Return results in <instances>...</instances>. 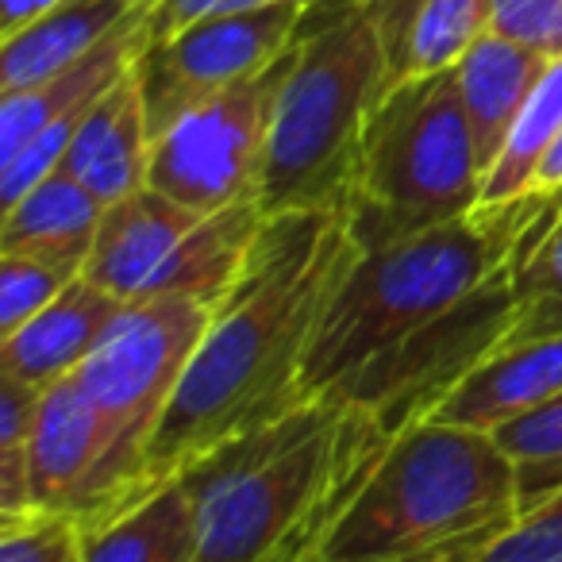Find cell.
<instances>
[{
	"instance_id": "4dcf8cb0",
	"label": "cell",
	"mask_w": 562,
	"mask_h": 562,
	"mask_svg": "<svg viewBox=\"0 0 562 562\" xmlns=\"http://www.w3.org/2000/svg\"><path fill=\"white\" fill-rule=\"evenodd\" d=\"M559 189H562V132L554 135L551 150L543 155L536 181H531V193H559Z\"/></svg>"
},
{
	"instance_id": "7a4b0ae2",
	"label": "cell",
	"mask_w": 562,
	"mask_h": 562,
	"mask_svg": "<svg viewBox=\"0 0 562 562\" xmlns=\"http://www.w3.org/2000/svg\"><path fill=\"white\" fill-rule=\"evenodd\" d=\"M390 436L374 416L313 401L186 474L196 508L193 562H316Z\"/></svg>"
},
{
	"instance_id": "484cf974",
	"label": "cell",
	"mask_w": 562,
	"mask_h": 562,
	"mask_svg": "<svg viewBox=\"0 0 562 562\" xmlns=\"http://www.w3.org/2000/svg\"><path fill=\"white\" fill-rule=\"evenodd\" d=\"M493 32L543 58H562V0H493Z\"/></svg>"
},
{
	"instance_id": "6da1fadb",
	"label": "cell",
	"mask_w": 562,
	"mask_h": 562,
	"mask_svg": "<svg viewBox=\"0 0 562 562\" xmlns=\"http://www.w3.org/2000/svg\"><path fill=\"white\" fill-rule=\"evenodd\" d=\"M355 258L359 247L339 209L266 216L166 408L143 470V497L220 447L308 405V351Z\"/></svg>"
},
{
	"instance_id": "8fae6325",
	"label": "cell",
	"mask_w": 562,
	"mask_h": 562,
	"mask_svg": "<svg viewBox=\"0 0 562 562\" xmlns=\"http://www.w3.org/2000/svg\"><path fill=\"white\" fill-rule=\"evenodd\" d=\"M308 16V4L281 0L266 9L193 20L178 32L150 40L135 63L150 135L158 139L189 109L281 63L301 40Z\"/></svg>"
},
{
	"instance_id": "5b68a950",
	"label": "cell",
	"mask_w": 562,
	"mask_h": 562,
	"mask_svg": "<svg viewBox=\"0 0 562 562\" xmlns=\"http://www.w3.org/2000/svg\"><path fill=\"white\" fill-rule=\"evenodd\" d=\"M385 89L382 43L359 0L313 9L273 101L258 181L262 216L344 204Z\"/></svg>"
},
{
	"instance_id": "ac0fdd59",
	"label": "cell",
	"mask_w": 562,
	"mask_h": 562,
	"mask_svg": "<svg viewBox=\"0 0 562 562\" xmlns=\"http://www.w3.org/2000/svg\"><path fill=\"white\" fill-rule=\"evenodd\" d=\"M104 209L109 204L97 201L70 173H47L12 209H4L0 255H24L81 278L93 255Z\"/></svg>"
},
{
	"instance_id": "d6986e66",
	"label": "cell",
	"mask_w": 562,
	"mask_h": 562,
	"mask_svg": "<svg viewBox=\"0 0 562 562\" xmlns=\"http://www.w3.org/2000/svg\"><path fill=\"white\" fill-rule=\"evenodd\" d=\"M547 66H551V58L536 55V50L520 47V43L505 40V35H497V32H485L482 40L462 55V63L454 66L462 109H467L470 132H474L482 173L497 162L516 116H520V109L528 104L531 89L539 86Z\"/></svg>"
},
{
	"instance_id": "1f68e13d",
	"label": "cell",
	"mask_w": 562,
	"mask_h": 562,
	"mask_svg": "<svg viewBox=\"0 0 562 562\" xmlns=\"http://www.w3.org/2000/svg\"><path fill=\"white\" fill-rule=\"evenodd\" d=\"M493 543V539H490ZM485 543H470V547H454V551H439V554H424V559H413V562H470Z\"/></svg>"
},
{
	"instance_id": "9a60e30c",
	"label": "cell",
	"mask_w": 562,
	"mask_h": 562,
	"mask_svg": "<svg viewBox=\"0 0 562 562\" xmlns=\"http://www.w3.org/2000/svg\"><path fill=\"white\" fill-rule=\"evenodd\" d=\"M150 147H155V135H150L139 78L132 70L89 109L58 170L81 181L101 204H116L147 189Z\"/></svg>"
},
{
	"instance_id": "603a6c76",
	"label": "cell",
	"mask_w": 562,
	"mask_h": 562,
	"mask_svg": "<svg viewBox=\"0 0 562 562\" xmlns=\"http://www.w3.org/2000/svg\"><path fill=\"white\" fill-rule=\"evenodd\" d=\"M40 393L0 374V520L32 516V428Z\"/></svg>"
},
{
	"instance_id": "2e32d148",
	"label": "cell",
	"mask_w": 562,
	"mask_h": 562,
	"mask_svg": "<svg viewBox=\"0 0 562 562\" xmlns=\"http://www.w3.org/2000/svg\"><path fill=\"white\" fill-rule=\"evenodd\" d=\"M562 397V336L505 344L467 374L428 420L497 431Z\"/></svg>"
},
{
	"instance_id": "e0dca14e",
	"label": "cell",
	"mask_w": 562,
	"mask_h": 562,
	"mask_svg": "<svg viewBox=\"0 0 562 562\" xmlns=\"http://www.w3.org/2000/svg\"><path fill=\"white\" fill-rule=\"evenodd\" d=\"M162 0H58L24 32L0 40V93L40 86L104 40L158 12Z\"/></svg>"
},
{
	"instance_id": "4fadbf2b",
	"label": "cell",
	"mask_w": 562,
	"mask_h": 562,
	"mask_svg": "<svg viewBox=\"0 0 562 562\" xmlns=\"http://www.w3.org/2000/svg\"><path fill=\"white\" fill-rule=\"evenodd\" d=\"M124 301L104 293L81 273L16 331L0 336V374L32 390H50L74 378L124 313Z\"/></svg>"
},
{
	"instance_id": "d4e9b609",
	"label": "cell",
	"mask_w": 562,
	"mask_h": 562,
	"mask_svg": "<svg viewBox=\"0 0 562 562\" xmlns=\"http://www.w3.org/2000/svg\"><path fill=\"white\" fill-rule=\"evenodd\" d=\"M81 524L70 516L32 513L0 520V562H78Z\"/></svg>"
},
{
	"instance_id": "9c48e42d",
	"label": "cell",
	"mask_w": 562,
	"mask_h": 562,
	"mask_svg": "<svg viewBox=\"0 0 562 562\" xmlns=\"http://www.w3.org/2000/svg\"><path fill=\"white\" fill-rule=\"evenodd\" d=\"M513 328L516 293L505 262L451 313L420 328L397 351L382 355L355 378H347L328 401L374 416L378 428L393 439L413 424L428 420L462 378L474 374L497 347H505Z\"/></svg>"
},
{
	"instance_id": "4316f807",
	"label": "cell",
	"mask_w": 562,
	"mask_h": 562,
	"mask_svg": "<svg viewBox=\"0 0 562 562\" xmlns=\"http://www.w3.org/2000/svg\"><path fill=\"white\" fill-rule=\"evenodd\" d=\"M516 467H562V397L493 431Z\"/></svg>"
},
{
	"instance_id": "f1b7e54d",
	"label": "cell",
	"mask_w": 562,
	"mask_h": 562,
	"mask_svg": "<svg viewBox=\"0 0 562 562\" xmlns=\"http://www.w3.org/2000/svg\"><path fill=\"white\" fill-rule=\"evenodd\" d=\"M562 493V467H520V516Z\"/></svg>"
},
{
	"instance_id": "7c38bea8",
	"label": "cell",
	"mask_w": 562,
	"mask_h": 562,
	"mask_svg": "<svg viewBox=\"0 0 562 562\" xmlns=\"http://www.w3.org/2000/svg\"><path fill=\"white\" fill-rule=\"evenodd\" d=\"M109 436L78 378H63L40 393L32 428V505L35 513L70 516L81 531L104 516Z\"/></svg>"
},
{
	"instance_id": "cb8c5ba5",
	"label": "cell",
	"mask_w": 562,
	"mask_h": 562,
	"mask_svg": "<svg viewBox=\"0 0 562 562\" xmlns=\"http://www.w3.org/2000/svg\"><path fill=\"white\" fill-rule=\"evenodd\" d=\"M70 281L74 273L58 270V266L35 262L24 255H0V336H9L35 313H43Z\"/></svg>"
},
{
	"instance_id": "8992f818",
	"label": "cell",
	"mask_w": 562,
	"mask_h": 562,
	"mask_svg": "<svg viewBox=\"0 0 562 562\" xmlns=\"http://www.w3.org/2000/svg\"><path fill=\"white\" fill-rule=\"evenodd\" d=\"M482 178L459 78L428 74L385 89L339 212L359 255H374L470 216Z\"/></svg>"
},
{
	"instance_id": "44dd1931",
	"label": "cell",
	"mask_w": 562,
	"mask_h": 562,
	"mask_svg": "<svg viewBox=\"0 0 562 562\" xmlns=\"http://www.w3.org/2000/svg\"><path fill=\"white\" fill-rule=\"evenodd\" d=\"M516 293V328L505 344L562 336V189L536 193L528 224L508 255Z\"/></svg>"
},
{
	"instance_id": "5bb4252c",
	"label": "cell",
	"mask_w": 562,
	"mask_h": 562,
	"mask_svg": "<svg viewBox=\"0 0 562 562\" xmlns=\"http://www.w3.org/2000/svg\"><path fill=\"white\" fill-rule=\"evenodd\" d=\"M382 43L390 86L454 70L493 32V0H359Z\"/></svg>"
},
{
	"instance_id": "f546056e",
	"label": "cell",
	"mask_w": 562,
	"mask_h": 562,
	"mask_svg": "<svg viewBox=\"0 0 562 562\" xmlns=\"http://www.w3.org/2000/svg\"><path fill=\"white\" fill-rule=\"evenodd\" d=\"M58 0H0V40L24 32L32 20H40L43 12L55 9Z\"/></svg>"
},
{
	"instance_id": "30bf717a",
	"label": "cell",
	"mask_w": 562,
	"mask_h": 562,
	"mask_svg": "<svg viewBox=\"0 0 562 562\" xmlns=\"http://www.w3.org/2000/svg\"><path fill=\"white\" fill-rule=\"evenodd\" d=\"M290 55L173 120L150 147L147 186L201 216L258 201L266 135Z\"/></svg>"
},
{
	"instance_id": "ffe728a7",
	"label": "cell",
	"mask_w": 562,
	"mask_h": 562,
	"mask_svg": "<svg viewBox=\"0 0 562 562\" xmlns=\"http://www.w3.org/2000/svg\"><path fill=\"white\" fill-rule=\"evenodd\" d=\"M193 493L181 477H170L109 524L81 531L78 562H193Z\"/></svg>"
},
{
	"instance_id": "83f0119b",
	"label": "cell",
	"mask_w": 562,
	"mask_h": 562,
	"mask_svg": "<svg viewBox=\"0 0 562 562\" xmlns=\"http://www.w3.org/2000/svg\"><path fill=\"white\" fill-rule=\"evenodd\" d=\"M266 4H281V0H162L150 20V40L170 35L178 27L193 24L204 16H224V12H247V9H266ZM308 9H328V4H347V0H301Z\"/></svg>"
},
{
	"instance_id": "3957f363",
	"label": "cell",
	"mask_w": 562,
	"mask_h": 562,
	"mask_svg": "<svg viewBox=\"0 0 562 562\" xmlns=\"http://www.w3.org/2000/svg\"><path fill=\"white\" fill-rule=\"evenodd\" d=\"M520 520V467L490 431L420 420L390 439L316 562H413Z\"/></svg>"
},
{
	"instance_id": "277c9868",
	"label": "cell",
	"mask_w": 562,
	"mask_h": 562,
	"mask_svg": "<svg viewBox=\"0 0 562 562\" xmlns=\"http://www.w3.org/2000/svg\"><path fill=\"white\" fill-rule=\"evenodd\" d=\"M536 193L497 209H474L374 255H359L331 297L305 362V397L328 401L347 378L397 351L420 328L451 313L462 297L508 262Z\"/></svg>"
},
{
	"instance_id": "52a82bcc",
	"label": "cell",
	"mask_w": 562,
	"mask_h": 562,
	"mask_svg": "<svg viewBox=\"0 0 562 562\" xmlns=\"http://www.w3.org/2000/svg\"><path fill=\"white\" fill-rule=\"evenodd\" d=\"M262 224L258 201L201 216L147 186L104 209L86 278L124 305L186 297L216 308L247 266Z\"/></svg>"
},
{
	"instance_id": "ba28073f",
	"label": "cell",
	"mask_w": 562,
	"mask_h": 562,
	"mask_svg": "<svg viewBox=\"0 0 562 562\" xmlns=\"http://www.w3.org/2000/svg\"><path fill=\"white\" fill-rule=\"evenodd\" d=\"M209 305L186 297L127 305L109 328V336L86 359V367L74 374L97 405L104 436H109L101 524H109L112 516H120L143 497L150 443L209 328Z\"/></svg>"
},
{
	"instance_id": "7402d4cb",
	"label": "cell",
	"mask_w": 562,
	"mask_h": 562,
	"mask_svg": "<svg viewBox=\"0 0 562 562\" xmlns=\"http://www.w3.org/2000/svg\"><path fill=\"white\" fill-rule=\"evenodd\" d=\"M559 132H562V58H551L547 74L539 78L528 104L516 116L497 162L485 170L482 204L477 209H497V204H513L520 196H528L539 162H543V155L551 150Z\"/></svg>"
}]
</instances>
